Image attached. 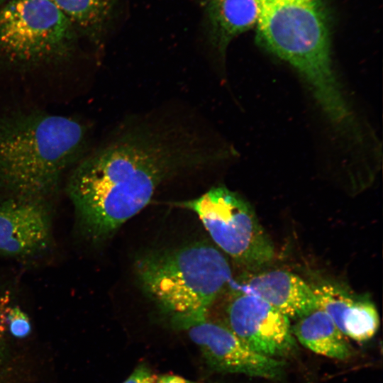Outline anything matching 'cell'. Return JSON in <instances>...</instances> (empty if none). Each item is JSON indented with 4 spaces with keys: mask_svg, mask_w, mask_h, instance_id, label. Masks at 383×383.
<instances>
[{
    "mask_svg": "<svg viewBox=\"0 0 383 383\" xmlns=\"http://www.w3.org/2000/svg\"><path fill=\"white\" fill-rule=\"evenodd\" d=\"M196 134L174 122H140L121 131L75 165L67 187L78 226L94 243L112 236L150 201L157 188L200 167Z\"/></svg>",
    "mask_w": 383,
    "mask_h": 383,
    "instance_id": "obj_1",
    "label": "cell"
},
{
    "mask_svg": "<svg viewBox=\"0 0 383 383\" xmlns=\"http://www.w3.org/2000/svg\"><path fill=\"white\" fill-rule=\"evenodd\" d=\"M84 126L38 111L0 113V190L11 199L44 201L87 147Z\"/></svg>",
    "mask_w": 383,
    "mask_h": 383,
    "instance_id": "obj_2",
    "label": "cell"
},
{
    "mask_svg": "<svg viewBox=\"0 0 383 383\" xmlns=\"http://www.w3.org/2000/svg\"><path fill=\"white\" fill-rule=\"evenodd\" d=\"M135 270L145 294L181 328L206 318L233 280L224 254L206 242L146 253Z\"/></svg>",
    "mask_w": 383,
    "mask_h": 383,
    "instance_id": "obj_3",
    "label": "cell"
},
{
    "mask_svg": "<svg viewBox=\"0 0 383 383\" xmlns=\"http://www.w3.org/2000/svg\"><path fill=\"white\" fill-rule=\"evenodd\" d=\"M76 28L51 0H11L0 9V57L32 69L67 60Z\"/></svg>",
    "mask_w": 383,
    "mask_h": 383,
    "instance_id": "obj_4",
    "label": "cell"
},
{
    "mask_svg": "<svg viewBox=\"0 0 383 383\" xmlns=\"http://www.w3.org/2000/svg\"><path fill=\"white\" fill-rule=\"evenodd\" d=\"M257 38L294 69L321 66L331 59L325 0H255Z\"/></svg>",
    "mask_w": 383,
    "mask_h": 383,
    "instance_id": "obj_5",
    "label": "cell"
},
{
    "mask_svg": "<svg viewBox=\"0 0 383 383\" xmlns=\"http://www.w3.org/2000/svg\"><path fill=\"white\" fill-rule=\"evenodd\" d=\"M176 204L194 212L215 245L236 262L255 269L272 260V242L252 206L238 193L218 186Z\"/></svg>",
    "mask_w": 383,
    "mask_h": 383,
    "instance_id": "obj_6",
    "label": "cell"
},
{
    "mask_svg": "<svg viewBox=\"0 0 383 383\" xmlns=\"http://www.w3.org/2000/svg\"><path fill=\"white\" fill-rule=\"evenodd\" d=\"M231 292L218 321L262 355L279 359L294 351L296 339L287 316L255 295L235 289Z\"/></svg>",
    "mask_w": 383,
    "mask_h": 383,
    "instance_id": "obj_7",
    "label": "cell"
},
{
    "mask_svg": "<svg viewBox=\"0 0 383 383\" xmlns=\"http://www.w3.org/2000/svg\"><path fill=\"white\" fill-rule=\"evenodd\" d=\"M208 362L225 372L268 379H279L285 363L256 353L221 321L206 318L183 327Z\"/></svg>",
    "mask_w": 383,
    "mask_h": 383,
    "instance_id": "obj_8",
    "label": "cell"
},
{
    "mask_svg": "<svg viewBox=\"0 0 383 383\" xmlns=\"http://www.w3.org/2000/svg\"><path fill=\"white\" fill-rule=\"evenodd\" d=\"M43 201L10 199L0 202V255L33 256L48 248L51 218Z\"/></svg>",
    "mask_w": 383,
    "mask_h": 383,
    "instance_id": "obj_9",
    "label": "cell"
},
{
    "mask_svg": "<svg viewBox=\"0 0 383 383\" xmlns=\"http://www.w3.org/2000/svg\"><path fill=\"white\" fill-rule=\"evenodd\" d=\"M229 286L262 299L289 319H296L318 308L312 287L298 275L285 270L247 274L238 281L232 280Z\"/></svg>",
    "mask_w": 383,
    "mask_h": 383,
    "instance_id": "obj_10",
    "label": "cell"
},
{
    "mask_svg": "<svg viewBox=\"0 0 383 383\" xmlns=\"http://www.w3.org/2000/svg\"><path fill=\"white\" fill-rule=\"evenodd\" d=\"M311 287L318 308L330 316L348 338L363 342L375 335L379 318L376 306L369 298L333 282H323Z\"/></svg>",
    "mask_w": 383,
    "mask_h": 383,
    "instance_id": "obj_11",
    "label": "cell"
},
{
    "mask_svg": "<svg viewBox=\"0 0 383 383\" xmlns=\"http://www.w3.org/2000/svg\"><path fill=\"white\" fill-rule=\"evenodd\" d=\"M209 42L221 58L233 38L257 24L255 0H202Z\"/></svg>",
    "mask_w": 383,
    "mask_h": 383,
    "instance_id": "obj_12",
    "label": "cell"
},
{
    "mask_svg": "<svg viewBox=\"0 0 383 383\" xmlns=\"http://www.w3.org/2000/svg\"><path fill=\"white\" fill-rule=\"evenodd\" d=\"M295 320L292 326L293 335L309 350L340 360L353 355V350L348 338L323 310L317 308Z\"/></svg>",
    "mask_w": 383,
    "mask_h": 383,
    "instance_id": "obj_13",
    "label": "cell"
},
{
    "mask_svg": "<svg viewBox=\"0 0 383 383\" xmlns=\"http://www.w3.org/2000/svg\"><path fill=\"white\" fill-rule=\"evenodd\" d=\"M79 29L92 39L104 31L113 11L115 0H51Z\"/></svg>",
    "mask_w": 383,
    "mask_h": 383,
    "instance_id": "obj_14",
    "label": "cell"
},
{
    "mask_svg": "<svg viewBox=\"0 0 383 383\" xmlns=\"http://www.w3.org/2000/svg\"><path fill=\"white\" fill-rule=\"evenodd\" d=\"M6 320H8L9 331L13 336L25 338L30 333L29 319L19 308H10Z\"/></svg>",
    "mask_w": 383,
    "mask_h": 383,
    "instance_id": "obj_15",
    "label": "cell"
},
{
    "mask_svg": "<svg viewBox=\"0 0 383 383\" xmlns=\"http://www.w3.org/2000/svg\"><path fill=\"white\" fill-rule=\"evenodd\" d=\"M157 377L145 365L138 366L123 383H157Z\"/></svg>",
    "mask_w": 383,
    "mask_h": 383,
    "instance_id": "obj_16",
    "label": "cell"
},
{
    "mask_svg": "<svg viewBox=\"0 0 383 383\" xmlns=\"http://www.w3.org/2000/svg\"><path fill=\"white\" fill-rule=\"evenodd\" d=\"M9 302L10 296L8 292L5 294L0 293V347L3 340L6 316L10 309Z\"/></svg>",
    "mask_w": 383,
    "mask_h": 383,
    "instance_id": "obj_17",
    "label": "cell"
},
{
    "mask_svg": "<svg viewBox=\"0 0 383 383\" xmlns=\"http://www.w3.org/2000/svg\"><path fill=\"white\" fill-rule=\"evenodd\" d=\"M157 383H197L175 374H164L157 377Z\"/></svg>",
    "mask_w": 383,
    "mask_h": 383,
    "instance_id": "obj_18",
    "label": "cell"
},
{
    "mask_svg": "<svg viewBox=\"0 0 383 383\" xmlns=\"http://www.w3.org/2000/svg\"><path fill=\"white\" fill-rule=\"evenodd\" d=\"M4 1V0H0V4H1V2H3Z\"/></svg>",
    "mask_w": 383,
    "mask_h": 383,
    "instance_id": "obj_19",
    "label": "cell"
}]
</instances>
